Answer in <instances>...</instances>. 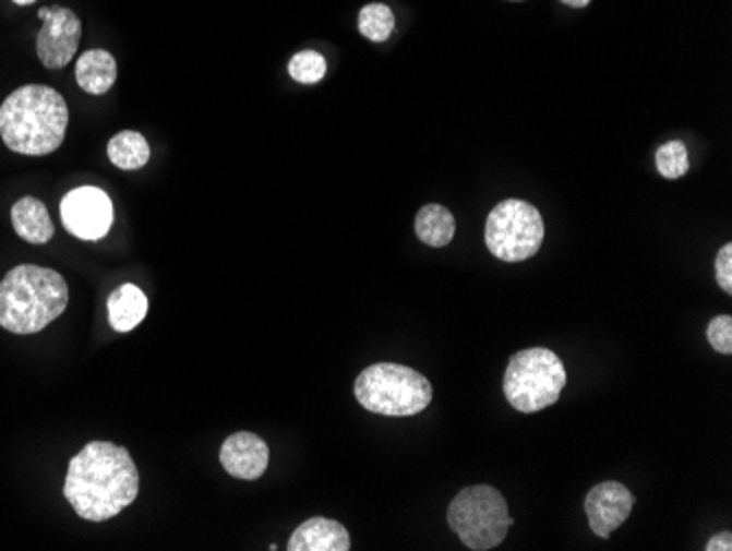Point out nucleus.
Segmentation results:
<instances>
[{"label": "nucleus", "instance_id": "obj_2", "mask_svg": "<svg viewBox=\"0 0 732 551\" xmlns=\"http://www.w3.org/2000/svg\"><path fill=\"white\" fill-rule=\"evenodd\" d=\"M69 108L49 86H23L0 106V136L19 154L45 156L56 152L67 134Z\"/></svg>", "mask_w": 732, "mask_h": 551}, {"label": "nucleus", "instance_id": "obj_1", "mask_svg": "<svg viewBox=\"0 0 732 551\" xmlns=\"http://www.w3.org/2000/svg\"><path fill=\"white\" fill-rule=\"evenodd\" d=\"M136 494L139 470L123 446L91 442L69 464L64 496L86 520L101 523L117 516Z\"/></svg>", "mask_w": 732, "mask_h": 551}, {"label": "nucleus", "instance_id": "obj_19", "mask_svg": "<svg viewBox=\"0 0 732 551\" xmlns=\"http://www.w3.org/2000/svg\"><path fill=\"white\" fill-rule=\"evenodd\" d=\"M656 167L660 176L675 180L688 171V152L682 141H669L656 152Z\"/></svg>", "mask_w": 732, "mask_h": 551}, {"label": "nucleus", "instance_id": "obj_6", "mask_svg": "<svg viewBox=\"0 0 732 551\" xmlns=\"http://www.w3.org/2000/svg\"><path fill=\"white\" fill-rule=\"evenodd\" d=\"M447 523L473 551L499 547L514 525L505 496L492 486H469L460 490L447 510Z\"/></svg>", "mask_w": 732, "mask_h": 551}, {"label": "nucleus", "instance_id": "obj_16", "mask_svg": "<svg viewBox=\"0 0 732 551\" xmlns=\"http://www.w3.org/2000/svg\"><path fill=\"white\" fill-rule=\"evenodd\" d=\"M415 231L423 244L441 249L452 242L456 223L454 216L443 205H425L419 209L415 218Z\"/></svg>", "mask_w": 732, "mask_h": 551}, {"label": "nucleus", "instance_id": "obj_3", "mask_svg": "<svg viewBox=\"0 0 732 551\" xmlns=\"http://www.w3.org/2000/svg\"><path fill=\"white\" fill-rule=\"evenodd\" d=\"M69 306V286L51 268L23 264L0 282V327L14 334H36Z\"/></svg>", "mask_w": 732, "mask_h": 551}, {"label": "nucleus", "instance_id": "obj_11", "mask_svg": "<svg viewBox=\"0 0 732 551\" xmlns=\"http://www.w3.org/2000/svg\"><path fill=\"white\" fill-rule=\"evenodd\" d=\"M219 462L230 477L237 479H260L271 462L268 444L249 431L230 435L219 451Z\"/></svg>", "mask_w": 732, "mask_h": 551}, {"label": "nucleus", "instance_id": "obj_25", "mask_svg": "<svg viewBox=\"0 0 732 551\" xmlns=\"http://www.w3.org/2000/svg\"><path fill=\"white\" fill-rule=\"evenodd\" d=\"M14 3L16 5H32V3H36V0H14Z\"/></svg>", "mask_w": 732, "mask_h": 551}, {"label": "nucleus", "instance_id": "obj_24", "mask_svg": "<svg viewBox=\"0 0 732 551\" xmlns=\"http://www.w3.org/2000/svg\"><path fill=\"white\" fill-rule=\"evenodd\" d=\"M562 3H566L571 8H586V5H590V0H562Z\"/></svg>", "mask_w": 732, "mask_h": 551}, {"label": "nucleus", "instance_id": "obj_5", "mask_svg": "<svg viewBox=\"0 0 732 551\" xmlns=\"http://www.w3.org/2000/svg\"><path fill=\"white\" fill-rule=\"evenodd\" d=\"M564 387V362L547 347L523 349L507 364L505 396L520 414H538L555 405Z\"/></svg>", "mask_w": 732, "mask_h": 551}, {"label": "nucleus", "instance_id": "obj_22", "mask_svg": "<svg viewBox=\"0 0 732 551\" xmlns=\"http://www.w3.org/2000/svg\"><path fill=\"white\" fill-rule=\"evenodd\" d=\"M715 275L717 284L723 288V292H732V244H723L715 260Z\"/></svg>", "mask_w": 732, "mask_h": 551}, {"label": "nucleus", "instance_id": "obj_8", "mask_svg": "<svg viewBox=\"0 0 732 551\" xmlns=\"http://www.w3.org/2000/svg\"><path fill=\"white\" fill-rule=\"evenodd\" d=\"M62 223L80 240H101L112 227V203L99 188H77L62 201Z\"/></svg>", "mask_w": 732, "mask_h": 551}, {"label": "nucleus", "instance_id": "obj_12", "mask_svg": "<svg viewBox=\"0 0 732 551\" xmlns=\"http://www.w3.org/2000/svg\"><path fill=\"white\" fill-rule=\"evenodd\" d=\"M290 551H349L351 538L345 525L332 518L314 516L299 525L288 542Z\"/></svg>", "mask_w": 732, "mask_h": 551}, {"label": "nucleus", "instance_id": "obj_13", "mask_svg": "<svg viewBox=\"0 0 732 551\" xmlns=\"http://www.w3.org/2000/svg\"><path fill=\"white\" fill-rule=\"evenodd\" d=\"M145 314L147 297L134 284H123L108 297V316L117 332H132L145 319Z\"/></svg>", "mask_w": 732, "mask_h": 551}, {"label": "nucleus", "instance_id": "obj_9", "mask_svg": "<svg viewBox=\"0 0 732 551\" xmlns=\"http://www.w3.org/2000/svg\"><path fill=\"white\" fill-rule=\"evenodd\" d=\"M38 16L45 21L38 34V58L47 69H64L77 53L82 40V23L67 8H43Z\"/></svg>", "mask_w": 732, "mask_h": 551}, {"label": "nucleus", "instance_id": "obj_21", "mask_svg": "<svg viewBox=\"0 0 732 551\" xmlns=\"http://www.w3.org/2000/svg\"><path fill=\"white\" fill-rule=\"evenodd\" d=\"M706 338L715 351L732 354V316H715L706 327Z\"/></svg>", "mask_w": 732, "mask_h": 551}, {"label": "nucleus", "instance_id": "obj_23", "mask_svg": "<svg viewBox=\"0 0 732 551\" xmlns=\"http://www.w3.org/2000/svg\"><path fill=\"white\" fill-rule=\"evenodd\" d=\"M730 549H732V534H730V531L715 534V536L706 542V551H730Z\"/></svg>", "mask_w": 732, "mask_h": 551}, {"label": "nucleus", "instance_id": "obj_10", "mask_svg": "<svg viewBox=\"0 0 732 551\" xmlns=\"http://www.w3.org/2000/svg\"><path fill=\"white\" fill-rule=\"evenodd\" d=\"M634 494L619 481H603L595 486L586 496V514L590 529L599 538H610L634 510Z\"/></svg>", "mask_w": 732, "mask_h": 551}, {"label": "nucleus", "instance_id": "obj_17", "mask_svg": "<svg viewBox=\"0 0 732 551\" xmlns=\"http://www.w3.org/2000/svg\"><path fill=\"white\" fill-rule=\"evenodd\" d=\"M108 156L121 169H139L149 160V145L141 132L123 130L110 139Z\"/></svg>", "mask_w": 732, "mask_h": 551}, {"label": "nucleus", "instance_id": "obj_15", "mask_svg": "<svg viewBox=\"0 0 732 551\" xmlns=\"http://www.w3.org/2000/svg\"><path fill=\"white\" fill-rule=\"evenodd\" d=\"M12 223L16 233L32 244H47L53 238V223L47 207L38 199H23L12 209Z\"/></svg>", "mask_w": 732, "mask_h": 551}, {"label": "nucleus", "instance_id": "obj_14", "mask_svg": "<svg viewBox=\"0 0 732 551\" xmlns=\"http://www.w3.org/2000/svg\"><path fill=\"white\" fill-rule=\"evenodd\" d=\"M75 77L82 91L91 95H104L117 80V62L108 51H86L75 67Z\"/></svg>", "mask_w": 732, "mask_h": 551}, {"label": "nucleus", "instance_id": "obj_20", "mask_svg": "<svg viewBox=\"0 0 732 551\" xmlns=\"http://www.w3.org/2000/svg\"><path fill=\"white\" fill-rule=\"evenodd\" d=\"M288 71H290L292 80H297L299 84H316L325 77L327 62L316 51H301L290 60Z\"/></svg>", "mask_w": 732, "mask_h": 551}, {"label": "nucleus", "instance_id": "obj_7", "mask_svg": "<svg viewBox=\"0 0 732 551\" xmlns=\"http://www.w3.org/2000/svg\"><path fill=\"white\" fill-rule=\"evenodd\" d=\"M484 242L492 255L503 262H525L533 257L544 242L542 214L527 201H503L487 218Z\"/></svg>", "mask_w": 732, "mask_h": 551}, {"label": "nucleus", "instance_id": "obj_4", "mask_svg": "<svg viewBox=\"0 0 732 551\" xmlns=\"http://www.w3.org/2000/svg\"><path fill=\"white\" fill-rule=\"evenodd\" d=\"M358 403L380 416L388 418H408L421 414L432 400L430 381L410 370V367L395 362H377L356 381Z\"/></svg>", "mask_w": 732, "mask_h": 551}, {"label": "nucleus", "instance_id": "obj_18", "mask_svg": "<svg viewBox=\"0 0 732 551\" xmlns=\"http://www.w3.org/2000/svg\"><path fill=\"white\" fill-rule=\"evenodd\" d=\"M358 27H360V34L369 38L371 43H384L395 29V16L391 8L382 3H371L362 8L358 16Z\"/></svg>", "mask_w": 732, "mask_h": 551}]
</instances>
